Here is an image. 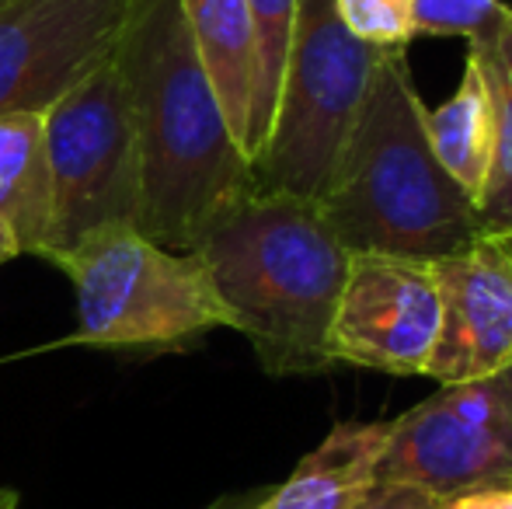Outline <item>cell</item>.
<instances>
[{
  "mask_svg": "<svg viewBox=\"0 0 512 509\" xmlns=\"http://www.w3.org/2000/svg\"><path fill=\"white\" fill-rule=\"evenodd\" d=\"M112 56L140 136V234L189 252L209 220L255 189V171L192 49L182 0H129Z\"/></svg>",
  "mask_w": 512,
  "mask_h": 509,
  "instance_id": "1",
  "label": "cell"
},
{
  "mask_svg": "<svg viewBox=\"0 0 512 509\" xmlns=\"http://www.w3.org/2000/svg\"><path fill=\"white\" fill-rule=\"evenodd\" d=\"M216 293L272 377L331 370L328 328L349 272V245L321 199L251 189L196 238Z\"/></svg>",
  "mask_w": 512,
  "mask_h": 509,
  "instance_id": "2",
  "label": "cell"
},
{
  "mask_svg": "<svg viewBox=\"0 0 512 509\" xmlns=\"http://www.w3.org/2000/svg\"><path fill=\"white\" fill-rule=\"evenodd\" d=\"M408 49H384L321 206L349 252L443 258L481 238L478 210L432 154Z\"/></svg>",
  "mask_w": 512,
  "mask_h": 509,
  "instance_id": "3",
  "label": "cell"
},
{
  "mask_svg": "<svg viewBox=\"0 0 512 509\" xmlns=\"http://www.w3.org/2000/svg\"><path fill=\"white\" fill-rule=\"evenodd\" d=\"M74 283L77 328L67 346L168 353L234 328L196 252H171L136 227H108L56 258Z\"/></svg>",
  "mask_w": 512,
  "mask_h": 509,
  "instance_id": "4",
  "label": "cell"
},
{
  "mask_svg": "<svg viewBox=\"0 0 512 509\" xmlns=\"http://www.w3.org/2000/svg\"><path fill=\"white\" fill-rule=\"evenodd\" d=\"M49 171L46 262L108 227L143 220V157L133 105L115 56L42 112Z\"/></svg>",
  "mask_w": 512,
  "mask_h": 509,
  "instance_id": "5",
  "label": "cell"
},
{
  "mask_svg": "<svg viewBox=\"0 0 512 509\" xmlns=\"http://www.w3.org/2000/svg\"><path fill=\"white\" fill-rule=\"evenodd\" d=\"M380 56L338 21L335 0H300L276 123L251 164L255 189L321 199Z\"/></svg>",
  "mask_w": 512,
  "mask_h": 509,
  "instance_id": "6",
  "label": "cell"
},
{
  "mask_svg": "<svg viewBox=\"0 0 512 509\" xmlns=\"http://www.w3.org/2000/svg\"><path fill=\"white\" fill-rule=\"evenodd\" d=\"M512 482V408L499 377L446 384L394 419L377 485H411L436 499Z\"/></svg>",
  "mask_w": 512,
  "mask_h": 509,
  "instance_id": "7",
  "label": "cell"
},
{
  "mask_svg": "<svg viewBox=\"0 0 512 509\" xmlns=\"http://www.w3.org/2000/svg\"><path fill=\"white\" fill-rule=\"evenodd\" d=\"M439 325L443 297L432 258L352 252L328 328V356L335 367L425 377Z\"/></svg>",
  "mask_w": 512,
  "mask_h": 509,
  "instance_id": "8",
  "label": "cell"
},
{
  "mask_svg": "<svg viewBox=\"0 0 512 509\" xmlns=\"http://www.w3.org/2000/svg\"><path fill=\"white\" fill-rule=\"evenodd\" d=\"M129 0L0 4V116L46 112L112 56Z\"/></svg>",
  "mask_w": 512,
  "mask_h": 509,
  "instance_id": "9",
  "label": "cell"
},
{
  "mask_svg": "<svg viewBox=\"0 0 512 509\" xmlns=\"http://www.w3.org/2000/svg\"><path fill=\"white\" fill-rule=\"evenodd\" d=\"M436 265L443 325L425 377L471 384L512 367V252L499 238H478Z\"/></svg>",
  "mask_w": 512,
  "mask_h": 509,
  "instance_id": "10",
  "label": "cell"
},
{
  "mask_svg": "<svg viewBox=\"0 0 512 509\" xmlns=\"http://www.w3.org/2000/svg\"><path fill=\"white\" fill-rule=\"evenodd\" d=\"M394 419L338 422L321 443L255 503L241 509H352L377 489V464L391 440Z\"/></svg>",
  "mask_w": 512,
  "mask_h": 509,
  "instance_id": "11",
  "label": "cell"
},
{
  "mask_svg": "<svg viewBox=\"0 0 512 509\" xmlns=\"http://www.w3.org/2000/svg\"><path fill=\"white\" fill-rule=\"evenodd\" d=\"M182 14L230 136L248 157L255 105V25L248 0H182Z\"/></svg>",
  "mask_w": 512,
  "mask_h": 509,
  "instance_id": "12",
  "label": "cell"
},
{
  "mask_svg": "<svg viewBox=\"0 0 512 509\" xmlns=\"http://www.w3.org/2000/svg\"><path fill=\"white\" fill-rule=\"evenodd\" d=\"M425 133L436 161L478 210L495 154V102L485 67L471 49L457 91L436 109H425Z\"/></svg>",
  "mask_w": 512,
  "mask_h": 509,
  "instance_id": "13",
  "label": "cell"
},
{
  "mask_svg": "<svg viewBox=\"0 0 512 509\" xmlns=\"http://www.w3.org/2000/svg\"><path fill=\"white\" fill-rule=\"evenodd\" d=\"M0 224L14 234L21 255H46L49 171L42 112L0 116Z\"/></svg>",
  "mask_w": 512,
  "mask_h": 509,
  "instance_id": "14",
  "label": "cell"
},
{
  "mask_svg": "<svg viewBox=\"0 0 512 509\" xmlns=\"http://www.w3.org/2000/svg\"><path fill=\"white\" fill-rule=\"evenodd\" d=\"M481 60L495 102V154L478 199L481 238H512V14L495 35L467 42Z\"/></svg>",
  "mask_w": 512,
  "mask_h": 509,
  "instance_id": "15",
  "label": "cell"
},
{
  "mask_svg": "<svg viewBox=\"0 0 512 509\" xmlns=\"http://www.w3.org/2000/svg\"><path fill=\"white\" fill-rule=\"evenodd\" d=\"M297 4L300 0H248L251 25H255V105H251L248 136L251 164L265 150L272 123H276L286 60H290L293 46V28H297Z\"/></svg>",
  "mask_w": 512,
  "mask_h": 509,
  "instance_id": "16",
  "label": "cell"
},
{
  "mask_svg": "<svg viewBox=\"0 0 512 509\" xmlns=\"http://www.w3.org/2000/svg\"><path fill=\"white\" fill-rule=\"evenodd\" d=\"M512 4L506 0H415L411 28L429 39H467L478 42L495 35L509 21Z\"/></svg>",
  "mask_w": 512,
  "mask_h": 509,
  "instance_id": "17",
  "label": "cell"
},
{
  "mask_svg": "<svg viewBox=\"0 0 512 509\" xmlns=\"http://www.w3.org/2000/svg\"><path fill=\"white\" fill-rule=\"evenodd\" d=\"M415 0H335L338 21L359 42L377 49H408L415 39L411 28Z\"/></svg>",
  "mask_w": 512,
  "mask_h": 509,
  "instance_id": "18",
  "label": "cell"
},
{
  "mask_svg": "<svg viewBox=\"0 0 512 509\" xmlns=\"http://www.w3.org/2000/svg\"><path fill=\"white\" fill-rule=\"evenodd\" d=\"M352 509H439V499L422 489H411V485H377Z\"/></svg>",
  "mask_w": 512,
  "mask_h": 509,
  "instance_id": "19",
  "label": "cell"
},
{
  "mask_svg": "<svg viewBox=\"0 0 512 509\" xmlns=\"http://www.w3.org/2000/svg\"><path fill=\"white\" fill-rule=\"evenodd\" d=\"M439 509H512V482L485 485V489H467V492H460V496L439 499Z\"/></svg>",
  "mask_w": 512,
  "mask_h": 509,
  "instance_id": "20",
  "label": "cell"
},
{
  "mask_svg": "<svg viewBox=\"0 0 512 509\" xmlns=\"http://www.w3.org/2000/svg\"><path fill=\"white\" fill-rule=\"evenodd\" d=\"M18 255H21V248H18V241H14V234L0 224V265L11 262V258H18Z\"/></svg>",
  "mask_w": 512,
  "mask_h": 509,
  "instance_id": "21",
  "label": "cell"
},
{
  "mask_svg": "<svg viewBox=\"0 0 512 509\" xmlns=\"http://www.w3.org/2000/svg\"><path fill=\"white\" fill-rule=\"evenodd\" d=\"M499 381H502V391H506V401H509V408H512V367L502 370Z\"/></svg>",
  "mask_w": 512,
  "mask_h": 509,
  "instance_id": "22",
  "label": "cell"
},
{
  "mask_svg": "<svg viewBox=\"0 0 512 509\" xmlns=\"http://www.w3.org/2000/svg\"><path fill=\"white\" fill-rule=\"evenodd\" d=\"M14 506H18V496L7 492V489H0V509H14Z\"/></svg>",
  "mask_w": 512,
  "mask_h": 509,
  "instance_id": "23",
  "label": "cell"
},
{
  "mask_svg": "<svg viewBox=\"0 0 512 509\" xmlns=\"http://www.w3.org/2000/svg\"><path fill=\"white\" fill-rule=\"evenodd\" d=\"M499 241H506V245H509V252H512V238H499Z\"/></svg>",
  "mask_w": 512,
  "mask_h": 509,
  "instance_id": "24",
  "label": "cell"
},
{
  "mask_svg": "<svg viewBox=\"0 0 512 509\" xmlns=\"http://www.w3.org/2000/svg\"><path fill=\"white\" fill-rule=\"evenodd\" d=\"M0 4H7V0H0Z\"/></svg>",
  "mask_w": 512,
  "mask_h": 509,
  "instance_id": "25",
  "label": "cell"
}]
</instances>
